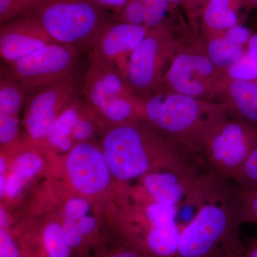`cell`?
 <instances>
[{
	"instance_id": "cell-33",
	"label": "cell",
	"mask_w": 257,
	"mask_h": 257,
	"mask_svg": "<svg viewBox=\"0 0 257 257\" xmlns=\"http://www.w3.org/2000/svg\"><path fill=\"white\" fill-rule=\"evenodd\" d=\"M96 6L104 10L108 14H111L112 18L119 13L121 8L126 4L127 0H89Z\"/></svg>"
},
{
	"instance_id": "cell-11",
	"label": "cell",
	"mask_w": 257,
	"mask_h": 257,
	"mask_svg": "<svg viewBox=\"0 0 257 257\" xmlns=\"http://www.w3.org/2000/svg\"><path fill=\"white\" fill-rule=\"evenodd\" d=\"M149 31L150 29L143 25L109 19L93 37L88 47L89 55L116 69L125 79L130 56Z\"/></svg>"
},
{
	"instance_id": "cell-18",
	"label": "cell",
	"mask_w": 257,
	"mask_h": 257,
	"mask_svg": "<svg viewBox=\"0 0 257 257\" xmlns=\"http://www.w3.org/2000/svg\"><path fill=\"white\" fill-rule=\"evenodd\" d=\"M87 108L81 94L75 98L54 121L45 141L61 152H70L75 145L72 139V133Z\"/></svg>"
},
{
	"instance_id": "cell-10",
	"label": "cell",
	"mask_w": 257,
	"mask_h": 257,
	"mask_svg": "<svg viewBox=\"0 0 257 257\" xmlns=\"http://www.w3.org/2000/svg\"><path fill=\"white\" fill-rule=\"evenodd\" d=\"M221 70L202 53L183 52L175 55L166 72L164 89L207 99L221 87Z\"/></svg>"
},
{
	"instance_id": "cell-2",
	"label": "cell",
	"mask_w": 257,
	"mask_h": 257,
	"mask_svg": "<svg viewBox=\"0 0 257 257\" xmlns=\"http://www.w3.org/2000/svg\"><path fill=\"white\" fill-rule=\"evenodd\" d=\"M101 150L111 175L121 182L155 171L197 175L204 170L194 154L144 118L109 128Z\"/></svg>"
},
{
	"instance_id": "cell-14",
	"label": "cell",
	"mask_w": 257,
	"mask_h": 257,
	"mask_svg": "<svg viewBox=\"0 0 257 257\" xmlns=\"http://www.w3.org/2000/svg\"><path fill=\"white\" fill-rule=\"evenodd\" d=\"M130 94L133 93L116 69L89 55V63L83 76L81 96L93 114L115 98Z\"/></svg>"
},
{
	"instance_id": "cell-24",
	"label": "cell",
	"mask_w": 257,
	"mask_h": 257,
	"mask_svg": "<svg viewBox=\"0 0 257 257\" xmlns=\"http://www.w3.org/2000/svg\"><path fill=\"white\" fill-rule=\"evenodd\" d=\"M236 196L241 224H257V188H242L237 185Z\"/></svg>"
},
{
	"instance_id": "cell-38",
	"label": "cell",
	"mask_w": 257,
	"mask_h": 257,
	"mask_svg": "<svg viewBox=\"0 0 257 257\" xmlns=\"http://www.w3.org/2000/svg\"><path fill=\"white\" fill-rule=\"evenodd\" d=\"M5 170H6V163H5V159L1 157L0 159V172H1V175H4Z\"/></svg>"
},
{
	"instance_id": "cell-4",
	"label": "cell",
	"mask_w": 257,
	"mask_h": 257,
	"mask_svg": "<svg viewBox=\"0 0 257 257\" xmlns=\"http://www.w3.org/2000/svg\"><path fill=\"white\" fill-rule=\"evenodd\" d=\"M138 194L131 219L119 227V241L147 257L175 256L181 231L179 208Z\"/></svg>"
},
{
	"instance_id": "cell-27",
	"label": "cell",
	"mask_w": 257,
	"mask_h": 257,
	"mask_svg": "<svg viewBox=\"0 0 257 257\" xmlns=\"http://www.w3.org/2000/svg\"><path fill=\"white\" fill-rule=\"evenodd\" d=\"M114 20L121 23L145 26V9L143 0H127Z\"/></svg>"
},
{
	"instance_id": "cell-8",
	"label": "cell",
	"mask_w": 257,
	"mask_h": 257,
	"mask_svg": "<svg viewBox=\"0 0 257 257\" xmlns=\"http://www.w3.org/2000/svg\"><path fill=\"white\" fill-rule=\"evenodd\" d=\"M79 60L77 47L53 43L8 66L7 71L28 96L75 73Z\"/></svg>"
},
{
	"instance_id": "cell-35",
	"label": "cell",
	"mask_w": 257,
	"mask_h": 257,
	"mask_svg": "<svg viewBox=\"0 0 257 257\" xmlns=\"http://www.w3.org/2000/svg\"><path fill=\"white\" fill-rule=\"evenodd\" d=\"M247 51L251 55L257 57V33L253 34L248 42Z\"/></svg>"
},
{
	"instance_id": "cell-21",
	"label": "cell",
	"mask_w": 257,
	"mask_h": 257,
	"mask_svg": "<svg viewBox=\"0 0 257 257\" xmlns=\"http://www.w3.org/2000/svg\"><path fill=\"white\" fill-rule=\"evenodd\" d=\"M42 167L43 160L42 157L37 152L27 151L17 157L10 174L25 184L28 181L40 173Z\"/></svg>"
},
{
	"instance_id": "cell-12",
	"label": "cell",
	"mask_w": 257,
	"mask_h": 257,
	"mask_svg": "<svg viewBox=\"0 0 257 257\" xmlns=\"http://www.w3.org/2000/svg\"><path fill=\"white\" fill-rule=\"evenodd\" d=\"M66 169L72 187L85 195L99 194L110 183L111 174L102 150L89 142L74 145L67 155Z\"/></svg>"
},
{
	"instance_id": "cell-5",
	"label": "cell",
	"mask_w": 257,
	"mask_h": 257,
	"mask_svg": "<svg viewBox=\"0 0 257 257\" xmlns=\"http://www.w3.org/2000/svg\"><path fill=\"white\" fill-rule=\"evenodd\" d=\"M24 16L40 23L50 36L64 45H87L109 14L89 0H42Z\"/></svg>"
},
{
	"instance_id": "cell-23",
	"label": "cell",
	"mask_w": 257,
	"mask_h": 257,
	"mask_svg": "<svg viewBox=\"0 0 257 257\" xmlns=\"http://www.w3.org/2000/svg\"><path fill=\"white\" fill-rule=\"evenodd\" d=\"M226 73L230 80L257 82V57L247 50L229 68Z\"/></svg>"
},
{
	"instance_id": "cell-34",
	"label": "cell",
	"mask_w": 257,
	"mask_h": 257,
	"mask_svg": "<svg viewBox=\"0 0 257 257\" xmlns=\"http://www.w3.org/2000/svg\"><path fill=\"white\" fill-rule=\"evenodd\" d=\"M240 257H257V237L249 243L247 247L243 248Z\"/></svg>"
},
{
	"instance_id": "cell-30",
	"label": "cell",
	"mask_w": 257,
	"mask_h": 257,
	"mask_svg": "<svg viewBox=\"0 0 257 257\" xmlns=\"http://www.w3.org/2000/svg\"><path fill=\"white\" fill-rule=\"evenodd\" d=\"M89 210L90 205L87 200L80 197H73L66 202L64 218L77 220L82 216L87 215Z\"/></svg>"
},
{
	"instance_id": "cell-7",
	"label": "cell",
	"mask_w": 257,
	"mask_h": 257,
	"mask_svg": "<svg viewBox=\"0 0 257 257\" xmlns=\"http://www.w3.org/2000/svg\"><path fill=\"white\" fill-rule=\"evenodd\" d=\"M175 42L167 25L152 29L133 51L126 68L125 79L134 95L146 97L162 85L175 57Z\"/></svg>"
},
{
	"instance_id": "cell-25",
	"label": "cell",
	"mask_w": 257,
	"mask_h": 257,
	"mask_svg": "<svg viewBox=\"0 0 257 257\" xmlns=\"http://www.w3.org/2000/svg\"><path fill=\"white\" fill-rule=\"evenodd\" d=\"M42 0H0V24L28 14Z\"/></svg>"
},
{
	"instance_id": "cell-36",
	"label": "cell",
	"mask_w": 257,
	"mask_h": 257,
	"mask_svg": "<svg viewBox=\"0 0 257 257\" xmlns=\"http://www.w3.org/2000/svg\"><path fill=\"white\" fill-rule=\"evenodd\" d=\"M0 225H1V228L9 229V217H8L6 211L3 208H1V209H0Z\"/></svg>"
},
{
	"instance_id": "cell-17",
	"label": "cell",
	"mask_w": 257,
	"mask_h": 257,
	"mask_svg": "<svg viewBox=\"0 0 257 257\" xmlns=\"http://www.w3.org/2000/svg\"><path fill=\"white\" fill-rule=\"evenodd\" d=\"M18 239L24 257H71L73 253L62 224L57 221L47 223L38 232L24 234Z\"/></svg>"
},
{
	"instance_id": "cell-1",
	"label": "cell",
	"mask_w": 257,
	"mask_h": 257,
	"mask_svg": "<svg viewBox=\"0 0 257 257\" xmlns=\"http://www.w3.org/2000/svg\"><path fill=\"white\" fill-rule=\"evenodd\" d=\"M211 172L203 176L190 202L197 212L181 227L174 257H227L242 252L237 185Z\"/></svg>"
},
{
	"instance_id": "cell-16",
	"label": "cell",
	"mask_w": 257,
	"mask_h": 257,
	"mask_svg": "<svg viewBox=\"0 0 257 257\" xmlns=\"http://www.w3.org/2000/svg\"><path fill=\"white\" fill-rule=\"evenodd\" d=\"M248 0H206L199 18L209 37L241 25L243 13L251 9Z\"/></svg>"
},
{
	"instance_id": "cell-26",
	"label": "cell",
	"mask_w": 257,
	"mask_h": 257,
	"mask_svg": "<svg viewBox=\"0 0 257 257\" xmlns=\"http://www.w3.org/2000/svg\"><path fill=\"white\" fill-rule=\"evenodd\" d=\"M231 181L242 188H257V147L251 152Z\"/></svg>"
},
{
	"instance_id": "cell-39",
	"label": "cell",
	"mask_w": 257,
	"mask_h": 257,
	"mask_svg": "<svg viewBox=\"0 0 257 257\" xmlns=\"http://www.w3.org/2000/svg\"><path fill=\"white\" fill-rule=\"evenodd\" d=\"M251 8L257 10V0H248Z\"/></svg>"
},
{
	"instance_id": "cell-13",
	"label": "cell",
	"mask_w": 257,
	"mask_h": 257,
	"mask_svg": "<svg viewBox=\"0 0 257 257\" xmlns=\"http://www.w3.org/2000/svg\"><path fill=\"white\" fill-rule=\"evenodd\" d=\"M53 43L58 42L31 17L15 18L0 26V55L8 66Z\"/></svg>"
},
{
	"instance_id": "cell-32",
	"label": "cell",
	"mask_w": 257,
	"mask_h": 257,
	"mask_svg": "<svg viewBox=\"0 0 257 257\" xmlns=\"http://www.w3.org/2000/svg\"><path fill=\"white\" fill-rule=\"evenodd\" d=\"M223 34L233 42L246 47L250 38L253 35L251 30L246 27L243 26L242 24L229 29Z\"/></svg>"
},
{
	"instance_id": "cell-31",
	"label": "cell",
	"mask_w": 257,
	"mask_h": 257,
	"mask_svg": "<svg viewBox=\"0 0 257 257\" xmlns=\"http://www.w3.org/2000/svg\"><path fill=\"white\" fill-rule=\"evenodd\" d=\"M172 8H181L189 18H199L206 0H170Z\"/></svg>"
},
{
	"instance_id": "cell-28",
	"label": "cell",
	"mask_w": 257,
	"mask_h": 257,
	"mask_svg": "<svg viewBox=\"0 0 257 257\" xmlns=\"http://www.w3.org/2000/svg\"><path fill=\"white\" fill-rule=\"evenodd\" d=\"M0 257H24L18 238L9 229L0 228Z\"/></svg>"
},
{
	"instance_id": "cell-9",
	"label": "cell",
	"mask_w": 257,
	"mask_h": 257,
	"mask_svg": "<svg viewBox=\"0 0 257 257\" xmlns=\"http://www.w3.org/2000/svg\"><path fill=\"white\" fill-rule=\"evenodd\" d=\"M83 77L78 72L28 96L23 123L30 140H45L59 115L80 95Z\"/></svg>"
},
{
	"instance_id": "cell-6",
	"label": "cell",
	"mask_w": 257,
	"mask_h": 257,
	"mask_svg": "<svg viewBox=\"0 0 257 257\" xmlns=\"http://www.w3.org/2000/svg\"><path fill=\"white\" fill-rule=\"evenodd\" d=\"M256 147V125L227 116L209 132L197 157L208 172L231 181Z\"/></svg>"
},
{
	"instance_id": "cell-3",
	"label": "cell",
	"mask_w": 257,
	"mask_h": 257,
	"mask_svg": "<svg viewBox=\"0 0 257 257\" xmlns=\"http://www.w3.org/2000/svg\"><path fill=\"white\" fill-rule=\"evenodd\" d=\"M144 119L197 157L216 124L231 114L226 103L159 88L140 99Z\"/></svg>"
},
{
	"instance_id": "cell-20",
	"label": "cell",
	"mask_w": 257,
	"mask_h": 257,
	"mask_svg": "<svg viewBox=\"0 0 257 257\" xmlns=\"http://www.w3.org/2000/svg\"><path fill=\"white\" fill-rule=\"evenodd\" d=\"M209 38L206 54L219 70L226 71L247 50V47L233 42L224 34Z\"/></svg>"
},
{
	"instance_id": "cell-37",
	"label": "cell",
	"mask_w": 257,
	"mask_h": 257,
	"mask_svg": "<svg viewBox=\"0 0 257 257\" xmlns=\"http://www.w3.org/2000/svg\"><path fill=\"white\" fill-rule=\"evenodd\" d=\"M7 177L4 175H1L0 177V194L3 197L5 194V186H6Z\"/></svg>"
},
{
	"instance_id": "cell-29",
	"label": "cell",
	"mask_w": 257,
	"mask_h": 257,
	"mask_svg": "<svg viewBox=\"0 0 257 257\" xmlns=\"http://www.w3.org/2000/svg\"><path fill=\"white\" fill-rule=\"evenodd\" d=\"M96 255L97 257H147L121 241L110 248L100 243L96 246Z\"/></svg>"
},
{
	"instance_id": "cell-15",
	"label": "cell",
	"mask_w": 257,
	"mask_h": 257,
	"mask_svg": "<svg viewBox=\"0 0 257 257\" xmlns=\"http://www.w3.org/2000/svg\"><path fill=\"white\" fill-rule=\"evenodd\" d=\"M205 172L187 175L173 171H155L140 178L139 191L154 202L179 208L192 194Z\"/></svg>"
},
{
	"instance_id": "cell-41",
	"label": "cell",
	"mask_w": 257,
	"mask_h": 257,
	"mask_svg": "<svg viewBox=\"0 0 257 257\" xmlns=\"http://www.w3.org/2000/svg\"><path fill=\"white\" fill-rule=\"evenodd\" d=\"M81 257H85V256H81Z\"/></svg>"
},
{
	"instance_id": "cell-19",
	"label": "cell",
	"mask_w": 257,
	"mask_h": 257,
	"mask_svg": "<svg viewBox=\"0 0 257 257\" xmlns=\"http://www.w3.org/2000/svg\"><path fill=\"white\" fill-rule=\"evenodd\" d=\"M226 86L231 112L257 126V82L229 79Z\"/></svg>"
},
{
	"instance_id": "cell-40",
	"label": "cell",
	"mask_w": 257,
	"mask_h": 257,
	"mask_svg": "<svg viewBox=\"0 0 257 257\" xmlns=\"http://www.w3.org/2000/svg\"><path fill=\"white\" fill-rule=\"evenodd\" d=\"M242 252L233 253V254L229 255V256L227 257H240L241 256V253H242Z\"/></svg>"
},
{
	"instance_id": "cell-22",
	"label": "cell",
	"mask_w": 257,
	"mask_h": 257,
	"mask_svg": "<svg viewBox=\"0 0 257 257\" xmlns=\"http://www.w3.org/2000/svg\"><path fill=\"white\" fill-rule=\"evenodd\" d=\"M145 9V26L152 29L167 25L169 16L174 9L170 0H143Z\"/></svg>"
}]
</instances>
